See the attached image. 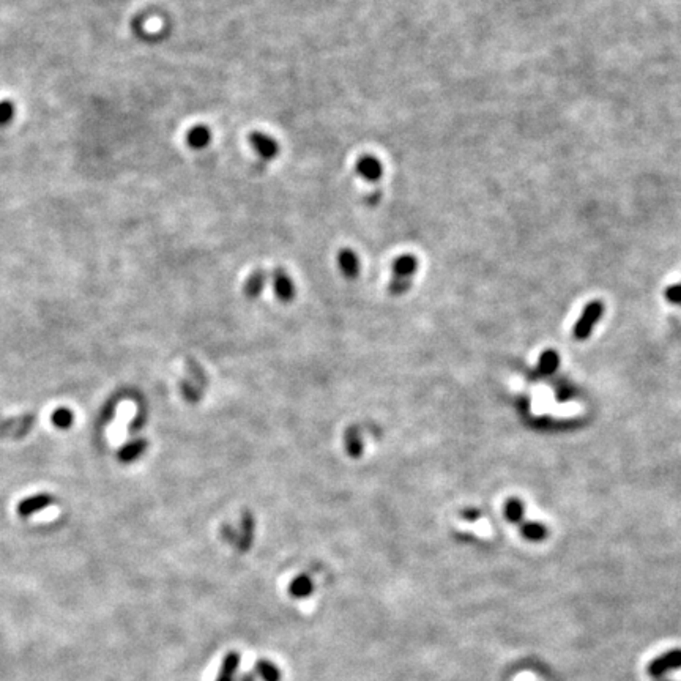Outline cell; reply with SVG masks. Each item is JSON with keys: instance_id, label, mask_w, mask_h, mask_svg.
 <instances>
[{"instance_id": "7", "label": "cell", "mask_w": 681, "mask_h": 681, "mask_svg": "<svg viewBox=\"0 0 681 681\" xmlns=\"http://www.w3.org/2000/svg\"><path fill=\"white\" fill-rule=\"evenodd\" d=\"M681 668V650H671L664 654H661L659 658L653 659L648 666V673L652 675L653 678H661L662 675H666L672 671H678Z\"/></svg>"}, {"instance_id": "18", "label": "cell", "mask_w": 681, "mask_h": 681, "mask_svg": "<svg viewBox=\"0 0 681 681\" xmlns=\"http://www.w3.org/2000/svg\"><path fill=\"white\" fill-rule=\"evenodd\" d=\"M504 514H507V519L513 524H522L525 514L524 503H522L519 498H509L504 504Z\"/></svg>"}, {"instance_id": "15", "label": "cell", "mask_w": 681, "mask_h": 681, "mask_svg": "<svg viewBox=\"0 0 681 681\" xmlns=\"http://www.w3.org/2000/svg\"><path fill=\"white\" fill-rule=\"evenodd\" d=\"M313 592H314V582H313L311 577L306 576V574L297 576L289 585V594L295 599L308 598V596L311 594Z\"/></svg>"}, {"instance_id": "5", "label": "cell", "mask_w": 681, "mask_h": 681, "mask_svg": "<svg viewBox=\"0 0 681 681\" xmlns=\"http://www.w3.org/2000/svg\"><path fill=\"white\" fill-rule=\"evenodd\" d=\"M270 276H271L273 290H275V295L278 300L281 303H290L294 300L297 295V287L294 279L290 278L289 273L284 269H281V267H278V269L273 270Z\"/></svg>"}, {"instance_id": "24", "label": "cell", "mask_w": 681, "mask_h": 681, "mask_svg": "<svg viewBox=\"0 0 681 681\" xmlns=\"http://www.w3.org/2000/svg\"><path fill=\"white\" fill-rule=\"evenodd\" d=\"M147 423V409H145V405L141 407V410H137V415H136V419L135 421L131 423L130 426V433L131 434H136L137 431H141L142 429V426Z\"/></svg>"}, {"instance_id": "21", "label": "cell", "mask_w": 681, "mask_h": 681, "mask_svg": "<svg viewBox=\"0 0 681 681\" xmlns=\"http://www.w3.org/2000/svg\"><path fill=\"white\" fill-rule=\"evenodd\" d=\"M557 366H558V354L557 352L547 350V352H544L543 355H541V360H539L541 373L552 374L553 371L557 369Z\"/></svg>"}, {"instance_id": "8", "label": "cell", "mask_w": 681, "mask_h": 681, "mask_svg": "<svg viewBox=\"0 0 681 681\" xmlns=\"http://www.w3.org/2000/svg\"><path fill=\"white\" fill-rule=\"evenodd\" d=\"M336 262L338 269L343 273V276L349 281H354L358 276H360L361 271V262L358 254L350 248H343L338 251L336 255Z\"/></svg>"}, {"instance_id": "16", "label": "cell", "mask_w": 681, "mask_h": 681, "mask_svg": "<svg viewBox=\"0 0 681 681\" xmlns=\"http://www.w3.org/2000/svg\"><path fill=\"white\" fill-rule=\"evenodd\" d=\"M240 661H241V658H240L239 653H235V652L227 653L226 658H224V661H223L221 671H220V675H218L216 681H234L235 673L240 667Z\"/></svg>"}, {"instance_id": "1", "label": "cell", "mask_w": 681, "mask_h": 681, "mask_svg": "<svg viewBox=\"0 0 681 681\" xmlns=\"http://www.w3.org/2000/svg\"><path fill=\"white\" fill-rule=\"evenodd\" d=\"M419 269V260L413 254H403L393 262V276L388 292L393 297L404 295L407 290L412 287L413 276L417 275Z\"/></svg>"}, {"instance_id": "22", "label": "cell", "mask_w": 681, "mask_h": 681, "mask_svg": "<svg viewBox=\"0 0 681 681\" xmlns=\"http://www.w3.org/2000/svg\"><path fill=\"white\" fill-rule=\"evenodd\" d=\"M15 117V105L8 100L0 103V126H7Z\"/></svg>"}, {"instance_id": "19", "label": "cell", "mask_w": 681, "mask_h": 681, "mask_svg": "<svg viewBox=\"0 0 681 681\" xmlns=\"http://www.w3.org/2000/svg\"><path fill=\"white\" fill-rule=\"evenodd\" d=\"M73 423H75V415L70 409L62 407V409H57L52 413V424L59 429H68Z\"/></svg>"}, {"instance_id": "26", "label": "cell", "mask_w": 681, "mask_h": 681, "mask_svg": "<svg viewBox=\"0 0 681 681\" xmlns=\"http://www.w3.org/2000/svg\"><path fill=\"white\" fill-rule=\"evenodd\" d=\"M240 681H257V677L251 672V673H245V675H241L240 677Z\"/></svg>"}, {"instance_id": "17", "label": "cell", "mask_w": 681, "mask_h": 681, "mask_svg": "<svg viewBox=\"0 0 681 681\" xmlns=\"http://www.w3.org/2000/svg\"><path fill=\"white\" fill-rule=\"evenodd\" d=\"M254 675L262 681H281V671L267 659H260L255 662Z\"/></svg>"}, {"instance_id": "13", "label": "cell", "mask_w": 681, "mask_h": 681, "mask_svg": "<svg viewBox=\"0 0 681 681\" xmlns=\"http://www.w3.org/2000/svg\"><path fill=\"white\" fill-rule=\"evenodd\" d=\"M213 133L207 125H194L186 131V145L193 150H204L211 144Z\"/></svg>"}, {"instance_id": "27", "label": "cell", "mask_w": 681, "mask_h": 681, "mask_svg": "<svg viewBox=\"0 0 681 681\" xmlns=\"http://www.w3.org/2000/svg\"><path fill=\"white\" fill-rule=\"evenodd\" d=\"M664 681H667V680H664Z\"/></svg>"}, {"instance_id": "11", "label": "cell", "mask_w": 681, "mask_h": 681, "mask_svg": "<svg viewBox=\"0 0 681 681\" xmlns=\"http://www.w3.org/2000/svg\"><path fill=\"white\" fill-rule=\"evenodd\" d=\"M147 449H149V442L147 439H142L141 437V439H135L125 443V445L119 449L117 459L120 464H133V462L141 459Z\"/></svg>"}, {"instance_id": "2", "label": "cell", "mask_w": 681, "mask_h": 681, "mask_svg": "<svg viewBox=\"0 0 681 681\" xmlns=\"http://www.w3.org/2000/svg\"><path fill=\"white\" fill-rule=\"evenodd\" d=\"M207 387V377L204 369H200L197 363L190 361L188 364V375L185 377V380L180 383V390L184 398L188 403L196 404L200 399L204 398V391Z\"/></svg>"}, {"instance_id": "23", "label": "cell", "mask_w": 681, "mask_h": 681, "mask_svg": "<svg viewBox=\"0 0 681 681\" xmlns=\"http://www.w3.org/2000/svg\"><path fill=\"white\" fill-rule=\"evenodd\" d=\"M117 405H119V398H112L105 405V409H103L101 413H100V421H101V424H107L109 421H111V419L115 415V410H117Z\"/></svg>"}, {"instance_id": "9", "label": "cell", "mask_w": 681, "mask_h": 681, "mask_svg": "<svg viewBox=\"0 0 681 681\" xmlns=\"http://www.w3.org/2000/svg\"><path fill=\"white\" fill-rule=\"evenodd\" d=\"M54 503H56V498H54L51 494H36L21 500V503L17 504V514L26 519L30 518L32 514L38 513V511L50 508Z\"/></svg>"}, {"instance_id": "14", "label": "cell", "mask_w": 681, "mask_h": 681, "mask_svg": "<svg viewBox=\"0 0 681 681\" xmlns=\"http://www.w3.org/2000/svg\"><path fill=\"white\" fill-rule=\"evenodd\" d=\"M269 278H270V273L262 269L255 270L249 275V278L245 283V287H243L245 295L249 298V300H255V298L262 295V292L265 290V285L269 283Z\"/></svg>"}, {"instance_id": "20", "label": "cell", "mask_w": 681, "mask_h": 681, "mask_svg": "<svg viewBox=\"0 0 681 681\" xmlns=\"http://www.w3.org/2000/svg\"><path fill=\"white\" fill-rule=\"evenodd\" d=\"M521 532L527 539L530 541H543L547 537V528L544 525L537 524V522H530V524L522 525Z\"/></svg>"}, {"instance_id": "25", "label": "cell", "mask_w": 681, "mask_h": 681, "mask_svg": "<svg viewBox=\"0 0 681 681\" xmlns=\"http://www.w3.org/2000/svg\"><path fill=\"white\" fill-rule=\"evenodd\" d=\"M666 298L675 305H681V285H672L666 289Z\"/></svg>"}, {"instance_id": "3", "label": "cell", "mask_w": 681, "mask_h": 681, "mask_svg": "<svg viewBox=\"0 0 681 681\" xmlns=\"http://www.w3.org/2000/svg\"><path fill=\"white\" fill-rule=\"evenodd\" d=\"M603 314H604V303L603 301L601 300L590 301L588 305L583 308L579 320L576 322L573 336L577 340H585L590 334L593 333L596 324H598L601 317H603Z\"/></svg>"}, {"instance_id": "6", "label": "cell", "mask_w": 681, "mask_h": 681, "mask_svg": "<svg viewBox=\"0 0 681 681\" xmlns=\"http://www.w3.org/2000/svg\"><path fill=\"white\" fill-rule=\"evenodd\" d=\"M355 172L360 175L364 181L377 184L383 177V164L375 155L364 154L358 158L355 163Z\"/></svg>"}, {"instance_id": "12", "label": "cell", "mask_w": 681, "mask_h": 681, "mask_svg": "<svg viewBox=\"0 0 681 681\" xmlns=\"http://www.w3.org/2000/svg\"><path fill=\"white\" fill-rule=\"evenodd\" d=\"M254 528H255V521L254 516L251 513L245 511L241 516V524H240V532L235 533V546L239 551H248L251 547L254 541Z\"/></svg>"}, {"instance_id": "10", "label": "cell", "mask_w": 681, "mask_h": 681, "mask_svg": "<svg viewBox=\"0 0 681 681\" xmlns=\"http://www.w3.org/2000/svg\"><path fill=\"white\" fill-rule=\"evenodd\" d=\"M363 426H350L344 434V448L349 458L360 459L364 453V439H363Z\"/></svg>"}, {"instance_id": "4", "label": "cell", "mask_w": 681, "mask_h": 681, "mask_svg": "<svg viewBox=\"0 0 681 681\" xmlns=\"http://www.w3.org/2000/svg\"><path fill=\"white\" fill-rule=\"evenodd\" d=\"M248 142L264 161L276 160L279 154H281V145H279V142L264 131H253L248 136Z\"/></svg>"}]
</instances>
